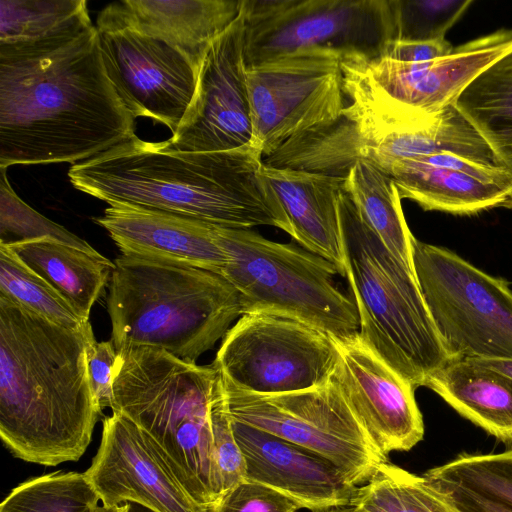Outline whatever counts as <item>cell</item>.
<instances>
[{"label":"cell","mask_w":512,"mask_h":512,"mask_svg":"<svg viewBox=\"0 0 512 512\" xmlns=\"http://www.w3.org/2000/svg\"><path fill=\"white\" fill-rule=\"evenodd\" d=\"M87 16L46 38L0 45V168L77 164L132 138Z\"/></svg>","instance_id":"cell-1"},{"label":"cell","mask_w":512,"mask_h":512,"mask_svg":"<svg viewBox=\"0 0 512 512\" xmlns=\"http://www.w3.org/2000/svg\"><path fill=\"white\" fill-rule=\"evenodd\" d=\"M263 157L253 146L219 152L180 151L169 140L132 138L73 164L79 191L109 205L157 210L213 225L251 229L291 227L261 174Z\"/></svg>","instance_id":"cell-2"},{"label":"cell","mask_w":512,"mask_h":512,"mask_svg":"<svg viewBox=\"0 0 512 512\" xmlns=\"http://www.w3.org/2000/svg\"><path fill=\"white\" fill-rule=\"evenodd\" d=\"M91 325H58L0 295V436L17 458L77 461L101 414L87 366Z\"/></svg>","instance_id":"cell-3"},{"label":"cell","mask_w":512,"mask_h":512,"mask_svg":"<svg viewBox=\"0 0 512 512\" xmlns=\"http://www.w3.org/2000/svg\"><path fill=\"white\" fill-rule=\"evenodd\" d=\"M114 265L107 309L116 350L150 347L196 363L243 315L237 290L216 272L122 253Z\"/></svg>","instance_id":"cell-4"},{"label":"cell","mask_w":512,"mask_h":512,"mask_svg":"<svg viewBox=\"0 0 512 512\" xmlns=\"http://www.w3.org/2000/svg\"><path fill=\"white\" fill-rule=\"evenodd\" d=\"M217 368L150 347L117 349L111 409L151 439L177 480L200 506L220 500L210 421Z\"/></svg>","instance_id":"cell-5"},{"label":"cell","mask_w":512,"mask_h":512,"mask_svg":"<svg viewBox=\"0 0 512 512\" xmlns=\"http://www.w3.org/2000/svg\"><path fill=\"white\" fill-rule=\"evenodd\" d=\"M346 279L359 336L415 388L453 360L425 304L415 275L383 244L349 193L339 198Z\"/></svg>","instance_id":"cell-6"},{"label":"cell","mask_w":512,"mask_h":512,"mask_svg":"<svg viewBox=\"0 0 512 512\" xmlns=\"http://www.w3.org/2000/svg\"><path fill=\"white\" fill-rule=\"evenodd\" d=\"M511 51L512 29L501 28L427 62L343 53L345 111L366 144L374 145L388 135L431 123L483 71Z\"/></svg>","instance_id":"cell-7"},{"label":"cell","mask_w":512,"mask_h":512,"mask_svg":"<svg viewBox=\"0 0 512 512\" xmlns=\"http://www.w3.org/2000/svg\"><path fill=\"white\" fill-rule=\"evenodd\" d=\"M215 232L227 257L221 275L237 290L243 314L286 316L335 338L359 334L356 304L338 289L329 261L251 229L215 225Z\"/></svg>","instance_id":"cell-8"},{"label":"cell","mask_w":512,"mask_h":512,"mask_svg":"<svg viewBox=\"0 0 512 512\" xmlns=\"http://www.w3.org/2000/svg\"><path fill=\"white\" fill-rule=\"evenodd\" d=\"M415 278L452 359H512V290L455 252L416 238Z\"/></svg>","instance_id":"cell-9"},{"label":"cell","mask_w":512,"mask_h":512,"mask_svg":"<svg viewBox=\"0 0 512 512\" xmlns=\"http://www.w3.org/2000/svg\"><path fill=\"white\" fill-rule=\"evenodd\" d=\"M342 54L328 47L303 48L247 66L252 146L263 158L344 114Z\"/></svg>","instance_id":"cell-10"},{"label":"cell","mask_w":512,"mask_h":512,"mask_svg":"<svg viewBox=\"0 0 512 512\" xmlns=\"http://www.w3.org/2000/svg\"><path fill=\"white\" fill-rule=\"evenodd\" d=\"M338 359L330 334L286 316L248 313L227 331L213 365L235 388L271 396L326 384Z\"/></svg>","instance_id":"cell-11"},{"label":"cell","mask_w":512,"mask_h":512,"mask_svg":"<svg viewBox=\"0 0 512 512\" xmlns=\"http://www.w3.org/2000/svg\"><path fill=\"white\" fill-rule=\"evenodd\" d=\"M222 383L232 420L323 456L356 486L368 482L388 462V457L376 448L356 420L332 379L309 390L271 396L241 391L223 378Z\"/></svg>","instance_id":"cell-12"},{"label":"cell","mask_w":512,"mask_h":512,"mask_svg":"<svg viewBox=\"0 0 512 512\" xmlns=\"http://www.w3.org/2000/svg\"><path fill=\"white\" fill-rule=\"evenodd\" d=\"M242 7L247 66L311 47L373 57L389 41L386 0H242Z\"/></svg>","instance_id":"cell-13"},{"label":"cell","mask_w":512,"mask_h":512,"mask_svg":"<svg viewBox=\"0 0 512 512\" xmlns=\"http://www.w3.org/2000/svg\"><path fill=\"white\" fill-rule=\"evenodd\" d=\"M106 74L134 117H148L172 134L196 91L199 70L178 48L128 25L106 7L96 23Z\"/></svg>","instance_id":"cell-14"},{"label":"cell","mask_w":512,"mask_h":512,"mask_svg":"<svg viewBox=\"0 0 512 512\" xmlns=\"http://www.w3.org/2000/svg\"><path fill=\"white\" fill-rule=\"evenodd\" d=\"M242 11L207 51L193 100L169 139L180 151L219 152L252 146Z\"/></svg>","instance_id":"cell-15"},{"label":"cell","mask_w":512,"mask_h":512,"mask_svg":"<svg viewBox=\"0 0 512 512\" xmlns=\"http://www.w3.org/2000/svg\"><path fill=\"white\" fill-rule=\"evenodd\" d=\"M334 339L339 359L331 379L372 443L386 456L413 448L424 436L416 388L359 334Z\"/></svg>","instance_id":"cell-16"},{"label":"cell","mask_w":512,"mask_h":512,"mask_svg":"<svg viewBox=\"0 0 512 512\" xmlns=\"http://www.w3.org/2000/svg\"><path fill=\"white\" fill-rule=\"evenodd\" d=\"M84 473L106 507L134 502L154 512H209L187 493L150 437L118 412L104 418L98 451Z\"/></svg>","instance_id":"cell-17"},{"label":"cell","mask_w":512,"mask_h":512,"mask_svg":"<svg viewBox=\"0 0 512 512\" xmlns=\"http://www.w3.org/2000/svg\"><path fill=\"white\" fill-rule=\"evenodd\" d=\"M247 481L272 488L312 512L350 505L357 487L323 456L231 419Z\"/></svg>","instance_id":"cell-18"},{"label":"cell","mask_w":512,"mask_h":512,"mask_svg":"<svg viewBox=\"0 0 512 512\" xmlns=\"http://www.w3.org/2000/svg\"><path fill=\"white\" fill-rule=\"evenodd\" d=\"M94 221L122 254L183 263L220 275L227 262L215 225L204 221L123 204L109 205Z\"/></svg>","instance_id":"cell-19"},{"label":"cell","mask_w":512,"mask_h":512,"mask_svg":"<svg viewBox=\"0 0 512 512\" xmlns=\"http://www.w3.org/2000/svg\"><path fill=\"white\" fill-rule=\"evenodd\" d=\"M261 174L274 191L291 227L290 236L304 249L329 261L346 277V256L339 198L346 177L264 163Z\"/></svg>","instance_id":"cell-20"},{"label":"cell","mask_w":512,"mask_h":512,"mask_svg":"<svg viewBox=\"0 0 512 512\" xmlns=\"http://www.w3.org/2000/svg\"><path fill=\"white\" fill-rule=\"evenodd\" d=\"M106 8L182 51L200 71L207 51L239 17L242 0H123Z\"/></svg>","instance_id":"cell-21"},{"label":"cell","mask_w":512,"mask_h":512,"mask_svg":"<svg viewBox=\"0 0 512 512\" xmlns=\"http://www.w3.org/2000/svg\"><path fill=\"white\" fill-rule=\"evenodd\" d=\"M380 169L394 179L401 199H410L425 211L469 216L512 208V189L417 157L394 160Z\"/></svg>","instance_id":"cell-22"},{"label":"cell","mask_w":512,"mask_h":512,"mask_svg":"<svg viewBox=\"0 0 512 512\" xmlns=\"http://www.w3.org/2000/svg\"><path fill=\"white\" fill-rule=\"evenodd\" d=\"M424 386L489 434L512 442V378L477 360L453 359Z\"/></svg>","instance_id":"cell-23"},{"label":"cell","mask_w":512,"mask_h":512,"mask_svg":"<svg viewBox=\"0 0 512 512\" xmlns=\"http://www.w3.org/2000/svg\"><path fill=\"white\" fill-rule=\"evenodd\" d=\"M423 477L452 512H512V449L462 453Z\"/></svg>","instance_id":"cell-24"},{"label":"cell","mask_w":512,"mask_h":512,"mask_svg":"<svg viewBox=\"0 0 512 512\" xmlns=\"http://www.w3.org/2000/svg\"><path fill=\"white\" fill-rule=\"evenodd\" d=\"M7 247L89 320L94 303L111 279L114 262L99 252H88L52 239Z\"/></svg>","instance_id":"cell-25"},{"label":"cell","mask_w":512,"mask_h":512,"mask_svg":"<svg viewBox=\"0 0 512 512\" xmlns=\"http://www.w3.org/2000/svg\"><path fill=\"white\" fill-rule=\"evenodd\" d=\"M439 153L502 166L481 134L454 105L441 111L428 125L388 135L366 146L365 159L382 168L394 160Z\"/></svg>","instance_id":"cell-26"},{"label":"cell","mask_w":512,"mask_h":512,"mask_svg":"<svg viewBox=\"0 0 512 512\" xmlns=\"http://www.w3.org/2000/svg\"><path fill=\"white\" fill-rule=\"evenodd\" d=\"M367 144L353 119L344 114L333 123L299 134L263 158L266 166L347 177L365 160Z\"/></svg>","instance_id":"cell-27"},{"label":"cell","mask_w":512,"mask_h":512,"mask_svg":"<svg viewBox=\"0 0 512 512\" xmlns=\"http://www.w3.org/2000/svg\"><path fill=\"white\" fill-rule=\"evenodd\" d=\"M454 106L512 176V51L483 71Z\"/></svg>","instance_id":"cell-28"},{"label":"cell","mask_w":512,"mask_h":512,"mask_svg":"<svg viewBox=\"0 0 512 512\" xmlns=\"http://www.w3.org/2000/svg\"><path fill=\"white\" fill-rule=\"evenodd\" d=\"M344 189L385 247L414 274L415 237L405 220L394 179L373 163L362 160L349 171Z\"/></svg>","instance_id":"cell-29"},{"label":"cell","mask_w":512,"mask_h":512,"mask_svg":"<svg viewBox=\"0 0 512 512\" xmlns=\"http://www.w3.org/2000/svg\"><path fill=\"white\" fill-rule=\"evenodd\" d=\"M100 497L85 473L56 471L31 478L15 488L0 512H126L127 504L99 505Z\"/></svg>","instance_id":"cell-30"},{"label":"cell","mask_w":512,"mask_h":512,"mask_svg":"<svg viewBox=\"0 0 512 512\" xmlns=\"http://www.w3.org/2000/svg\"><path fill=\"white\" fill-rule=\"evenodd\" d=\"M350 505L362 512H452L423 476L389 462L357 487Z\"/></svg>","instance_id":"cell-31"},{"label":"cell","mask_w":512,"mask_h":512,"mask_svg":"<svg viewBox=\"0 0 512 512\" xmlns=\"http://www.w3.org/2000/svg\"><path fill=\"white\" fill-rule=\"evenodd\" d=\"M0 295L67 328L84 329L91 325L55 288L4 245H0Z\"/></svg>","instance_id":"cell-32"},{"label":"cell","mask_w":512,"mask_h":512,"mask_svg":"<svg viewBox=\"0 0 512 512\" xmlns=\"http://www.w3.org/2000/svg\"><path fill=\"white\" fill-rule=\"evenodd\" d=\"M87 16L85 0H0V45L37 41Z\"/></svg>","instance_id":"cell-33"},{"label":"cell","mask_w":512,"mask_h":512,"mask_svg":"<svg viewBox=\"0 0 512 512\" xmlns=\"http://www.w3.org/2000/svg\"><path fill=\"white\" fill-rule=\"evenodd\" d=\"M389 41L446 39L448 30L473 4L471 0H386Z\"/></svg>","instance_id":"cell-34"},{"label":"cell","mask_w":512,"mask_h":512,"mask_svg":"<svg viewBox=\"0 0 512 512\" xmlns=\"http://www.w3.org/2000/svg\"><path fill=\"white\" fill-rule=\"evenodd\" d=\"M6 171V168H0V245L52 239L97 252L85 240L44 217L19 198L9 183Z\"/></svg>","instance_id":"cell-35"},{"label":"cell","mask_w":512,"mask_h":512,"mask_svg":"<svg viewBox=\"0 0 512 512\" xmlns=\"http://www.w3.org/2000/svg\"><path fill=\"white\" fill-rule=\"evenodd\" d=\"M210 421L217 484L222 497L245 481L246 463L233 433L219 371L211 397Z\"/></svg>","instance_id":"cell-36"},{"label":"cell","mask_w":512,"mask_h":512,"mask_svg":"<svg viewBox=\"0 0 512 512\" xmlns=\"http://www.w3.org/2000/svg\"><path fill=\"white\" fill-rule=\"evenodd\" d=\"M299 509L282 493L245 480L225 493L212 512H298Z\"/></svg>","instance_id":"cell-37"},{"label":"cell","mask_w":512,"mask_h":512,"mask_svg":"<svg viewBox=\"0 0 512 512\" xmlns=\"http://www.w3.org/2000/svg\"><path fill=\"white\" fill-rule=\"evenodd\" d=\"M117 350L112 340H91L87 346V366L91 389L100 410L111 408L113 402V376Z\"/></svg>","instance_id":"cell-38"},{"label":"cell","mask_w":512,"mask_h":512,"mask_svg":"<svg viewBox=\"0 0 512 512\" xmlns=\"http://www.w3.org/2000/svg\"><path fill=\"white\" fill-rule=\"evenodd\" d=\"M454 47L447 39L431 41H404L387 42L380 55L401 62H427L447 56ZM379 55V54H378Z\"/></svg>","instance_id":"cell-39"},{"label":"cell","mask_w":512,"mask_h":512,"mask_svg":"<svg viewBox=\"0 0 512 512\" xmlns=\"http://www.w3.org/2000/svg\"><path fill=\"white\" fill-rule=\"evenodd\" d=\"M512 378V359H473Z\"/></svg>","instance_id":"cell-40"},{"label":"cell","mask_w":512,"mask_h":512,"mask_svg":"<svg viewBox=\"0 0 512 512\" xmlns=\"http://www.w3.org/2000/svg\"><path fill=\"white\" fill-rule=\"evenodd\" d=\"M317 512H362L351 505L332 507L328 509L318 510Z\"/></svg>","instance_id":"cell-41"},{"label":"cell","mask_w":512,"mask_h":512,"mask_svg":"<svg viewBox=\"0 0 512 512\" xmlns=\"http://www.w3.org/2000/svg\"><path fill=\"white\" fill-rule=\"evenodd\" d=\"M127 510L126 512H154L140 504L134 502H126Z\"/></svg>","instance_id":"cell-42"}]
</instances>
